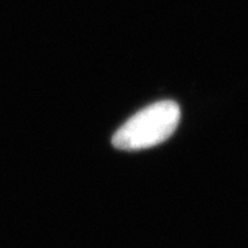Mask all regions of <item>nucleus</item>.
<instances>
[{
	"mask_svg": "<svg viewBox=\"0 0 248 248\" xmlns=\"http://www.w3.org/2000/svg\"><path fill=\"white\" fill-rule=\"evenodd\" d=\"M181 108L174 101H157L131 116L112 138L120 151H142L167 141L178 128Z\"/></svg>",
	"mask_w": 248,
	"mask_h": 248,
	"instance_id": "f257e3e1",
	"label": "nucleus"
}]
</instances>
